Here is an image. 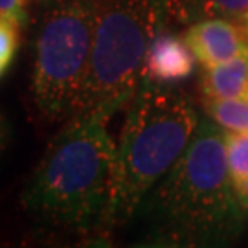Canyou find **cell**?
<instances>
[{
    "label": "cell",
    "instance_id": "cell-1",
    "mask_svg": "<svg viewBox=\"0 0 248 248\" xmlns=\"http://www.w3.org/2000/svg\"><path fill=\"white\" fill-rule=\"evenodd\" d=\"M140 212L158 239L186 248H230L248 221L233 191L226 158V133L210 118L168 175L153 187Z\"/></svg>",
    "mask_w": 248,
    "mask_h": 248
},
{
    "label": "cell",
    "instance_id": "cell-2",
    "mask_svg": "<svg viewBox=\"0 0 248 248\" xmlns=\"http://www.w3.org/2000/svg\"><path fill=\"white\" fill-rule=\"evenodd\" d=\"M108 122L101 110L64 120L22 189L28 215L70 232L103 226L116 160Z\"/></svg>",
    "mask_w": 248,
    "mask_h": 248
},
{
    "label": "cell",
    "instance_id": "cell-3",
    "mask_svg": "<svg viewBox=\"0 0 248 248\" xmlns=\"http://www.w3.org/2000/svg\"><path fill=\"white\" fill-rule=\"evenodd\" d=\"M199 114L184 92L142 78L116 142L114 175L103 226H122L191 142Z\"/></svg>",
    "mask_w": 248,
    "mask_h": 248
},
{
    "label": "cell",
    "instance_id": "cell-4",
    "mask_svg": "<svg viewBox=\"0 0 248 248\" xmlns=\"http://www.w3.org/2000/svg\"><path fill=\"white\" fill-rule=\"evenodd\" d=\"M94 13L89 72L72 114L101 110L112 118L142 83L145 53L168 18L166 0H94Z\"/></svg>",
    "mask_w": 248,
    "mask_h": 248
},
{
    "label": "cell",
    "instance_id": "cell-5",
    "mask_svg": "<svg viewBox=\"0 0 248 248\" xmlns=\"http://www.w3.org/2000/svg\"><path fill=\"white\" fill-rule=\"evenodd\" d=\"M94 18V0H57L41 22L31 98L46 122H64L76 107L89 72Z\"/></svg>",
    "mask_w": 248,
    "mask_h": 248
},
{
    "label": "cell",
    "instance_id": "cell-6",
    "mask_svg": "<svg viewBox=\"0 0 248 248\" xmlns=\"http://www.w3.org/2000/svg\"><path fill=\"white\" fill-rule=\"evenodd\" d=\"M184 41L202 68L235 59L248 50V37L241 24L226 18H201L184 33Z\"/></svg>",
    "mask_w": 248,
    "mask_h": 248
},
{
    "label": "cell",
    "instance_id": "cell-7",
    "mask_svg": "<svg viewBox=\"0 0 248 248\" xmlns=\"http://www.w3.org/2000/svg\"><path fill=\"white\" fill-rule=\"evenodd\" d=\"M195 55L184 39L162 33L153 39L143 61V78L171 85L191 76L195 66Z\"/></svg>",
    "mask_w": 248,
    "mask_h": 248
},
{
    "label": "cell",
    "instance_id": "cell-8",
    "mask_svg": "<svg viewBox=\"0 0 248 248\" xmlns=\"http://www.w3.org/2000/svg\"><path fill=\"white\" fill-rule=\"evenodd\" d=\"M201 89L204 99L248 101V50L232 61L204 68Z\"/></svg>",
    "mask_w": 248,
    "mask_h": 248
},
{
    "label": "cell",
    "instance_id": "cell-9",
    "mask_svg": "<svg viewBox=\"0 0 248 248\" xmlns=\"http://www.w3.org/2000/svg\"><path fill=\"white\" fill-rule=\"evenodd\" d=\"M168 17L182 22L226 18L241 24L248 15V0H166Z\"/></svg>",
    "mask_w": 248,
    "mask_h": 248
},
{
    "label": "cell",
    "instance_id": "cell-10",
    "mask_svg": "<svg viewBox=\"0 0 248 248\" xmlns=\"http://www.w3.org/2000/svg\"><path fill=\"white\" fill-rule=\"evenodd\" d=\"M226 158L233 191L248 215V134L226 133Z\"/></svg>",
    "mask_w": 248,
    "mask_h": 248
},
{
    "label": "cell",
    "instance_id": "cell-11",
    "mask_svg": "<svg viewBox=\"0 0 248 248\" xmlns=\"http://www.w3.org/2000/svg\"><path fill=\"white\" fill-rule=\"evenodd\" d=\"M206 116L224 133L248 134V101L241 99H204Z\"/></svg>",
    "mask_w": 248,
    "mask_h": 248
},
{
    "label": "cell",
    "instance_id": "cell-12",
    "mask_svg": "<svg viewBox=\"0 0 248 248\" xmlns=\"http://www.w3.org/2000/svg\"><path fill=\"white\" fill-rule=\"evenodd\" d=\"M18 24L11 18L0 15V79L9 70V66L15 61L18 45H20V33Z\"/></svg>",
    "mask_w": 248,
    "mask_h": 248
},
{
    "label": "cell",
    "instance_id": "cell-13",
    "mask_svg": "<svg viewBox=\"0 0 248 248\" xmlns=\"http://www.w3.org/2000/svg\"><path fill=\"white\" fill-rule=\"evenodd\" d=\"M0 15L11 18L18 26H26L28 0H0Z\"/></svg>",
    "mask_w": 248,
    "mask_h": 248
},
{
    "label": "cell",
    "instance_id": "cell-14",
    "mask_svg": "<svg viewBox=\"0 0 248 248\" xmlns=\"http://www.w3.org/2000/svg\"><path fill=\"white\" fill-rule=\"evenodd\" d=\"M59 248H114V247H112V243L108 241V237L99 235V237L79 241V243H74V245H64V247H59Z\"/></svg>",
    "mask_w": 248,
    "mask_h": 248
},
{
    "label": "cell",
    "instance_id": "cell-15",
    "mask_svg": "<svg viewBox=\"0 0 248 248\" xmlns=\"http://www.w3.org/2000/svg\"><path fill=\"white\" fill-rule=\"evenodd\" d=\"M133 248H186V247L177 245V243H173V241L155 239V241H149V243H140V245H136V247H133Z\"/></svg>",
    "mask_w": 248,
    "mask_h": 248
},
{
    "label": "cell",
    "instance_id": "cell-16",
    "mask_svg": "<svg viewBox=\"0 0 248 248\" xmlns=\"http://www.w3.org/2000/svg\"><path fill=\"white\" fill-rule=\"evenodd\" d=\"M9 143V127H8V122H6V118L2 116L0 112V156L4 155V151L8 147Z\"/></svg>",
    "mask_w": 248,
    "mask_h": 248
},
{
    "label": "cell",
    "instance_id": "cell-17",
    "mask_svg": "<svg viewBox=\"0 0 248 248\" xmlns=\"http://www.w3.org/2000/svg\"><path fill=\"white\" fill-rule=\"evenodd\" d=\"M241 28H243V31L247 33V37H248V15H247V18L241 22Z\"/></svg>",
    "mask_w": 248,
    "mask_h": 248
}]
</instances>
